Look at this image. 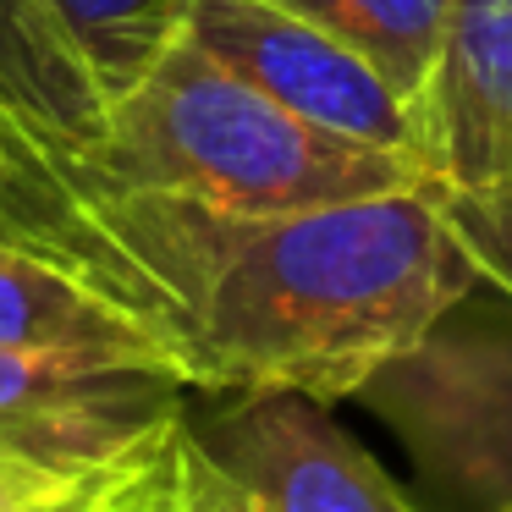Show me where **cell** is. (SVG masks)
Segmentation results:
<instances>
[{
  "label": "cell",
  "instance_id": "1",
  "mask_svg": "<svg viewBox=\"0 0 512 512\" xmlns=\"http://www.w3.org/2000/svg\"><path fill=\"white\" fill-rule=\"evenodd\" d=\"M17 248L144 320L204 397L298 391L331 408L479 292L441 182L276 215L94 193Z\"/></svg>",
  "mask_w": 512,
  "mask_h": 512
},
{
  "label": "cell",
  "instance_id": "2",
  "mask_svg": "<svg viewBox=\"0 0 512 512\" xmlns=\"http://www.w3.org/2000/svg\"><path fill=\"white\" fill-rule=\"evenodd\" d=\"M419 182H435L419 160L336 138L281 111L177 34L155 67L111 100L94 193H166L215 210L276 215Z\"/></svg>",
  "mask_w": 512,
  "mask_h": 512
},
{
  "label": "cell",
  "instance_id": "3",
  "mask_svg": "<svg viewBox=\"0 0 512 512\" xmlns=\"http://www.w3.org/2000/svg\"><path fill=\"white\" fill-rule=\"evenodd\" d=\"M408 457L479 512H512V303L468 292L364 391Z\"/></svg>",
  "mask_w": 512,
  "mask_h": 512
},
{
  "label": "cell",
  "instance_id": "4",
  "mask_svg": "<svg viewBox=\"0 0 512 512\" xmlns=\"http://www.w3.org/2000/svg\"><path fill=\"white\" fill-rule=\"evenodd\" d=\"M111 100L50 0H0V237L28 243L100 188Z\"/></svg>",
  "mask_w": 512,
  "mask_h": 512
},
{
  "label": "cell",
  "instance_id": "5",
  "mask_svg": "<svg viewBox=\"0 0 512 512\" xmlns=\"http://www.w3.org/2000/svg\"><path fill=\"white\" fill-rule=\"evenodd\" d=\"M182 34L232 78L336 138L419 160V116L358 50L276 0H188ZM424 166V160H419Z\"/></svg>",
  "mask_w": 512,
  "mask_h": 512
},
{
  "label": "cell",
  "instance_id": "6",
  "mask_svg": "<svg viewBox=\"0 0 512 512\" xmlns=\"http://www.w3.org/2000/svg\"><path fill=\"white\" fill-rule=\"evenodd\" d=\"M188 424L259 512H424L342 424L298 391H226Z\"/></svg>",
  "mask_w": 512,
  "mask_h": 512
},
{
  "label": "cell",
  "instance_id": "7",
  "mask_svg": "<svg viewBox=\"0 0 512 512\" xmlns=\"http://www.w3.org/2000/svg\"><path fill=\"white\" fill-rule=\"evenodd\" d=\"M188 386L166 369L78 364L0 347V463L89 479L182 413Z\"/></svg>",
  "mask_w": 512,
  "mask_h": 512
},
{
  "label": "cell",
  "instance_id": "8",
  "mask_svg": "<svg viewBox=\"0 0 512 512\" xmlns=\"http://www.w3.org/2000/svg\"><path fill=\"white\" fill-rule=\"evenodd\" d=\"M413 116L419 160L446 193L512 182V0H452Z\"/></svg>",
  "mask_w": 512,
  "mask_h": 512
},
{
  "label": "cell",
  "instance_id": "9",
  "mask_svg": "<svg viewBox=\"0 0 512 512\" xmlns=\"http://www.w3.org/2000/svg\"><path fill=\"white\" fill-rule=\"evenodd\" d=\"M0 347L78 364H133L177 375L171 353L144 320L94 292L67 265L0 237ZM182 380V375H177Z\"/></svg>",
  "mask_w": 512,
  "mask_h": 512
},
{
  "label": "cell",
  "instance_id": "10",
  "mask_svg": "<svg viewBox=\"0 0 512 512\" xmlns=\"http://www.w3.org/2000/svg\"><path fill=\"white\" fill-rule=\"evenodd\" d=\"M50 512H259V501L193 435L188 402L116 463L94 468Z\"/></svg>",
  "mask_w": 512,
  "mask_h": 512
},
{
  "label": "cell",
  "instance_id": "11",
  "mask_svg": "<svg viewBox=\"0 0 512 512\" xmlns=\"http://www.w3.org/2000/svg\"><path fill=\"white\" fill-rule=\"evenodd\" d=\"M369 61L402 100H419L452 0H276Z\"/></svg>",
  "mask_w": 512,
  "mask_h": 512
},
{
  "label": "cell",
  "instance_id": "12",
  "mask_svg": "<svg viewBox=\"0 0 512 512\" xmlns=\"http://www.w3.org/2000/svg\"><path fill=\"white\" fill-rule=\"evenodd\" d=\"M50 12L89 61L105 100H122L182 34L188 0H50Z\"/></svg>",
  "mask_w": 512,
  "mask_h": 512
},
{
  "label": "cell",
  "instance_id": "13",
  "mask_svg": "<svg viewBox=\"0 0 512 512\" xmlns=\"http://www.w3.org/2000/svg\"><path fill=\"white\" fill-rule=\"evenodd\" d=\"M441 204L479 287H490L496 298L512 303V182H496V188H479V193L441 188Z\"/></svg>",
  "mask_w": 512,
  "mask_h": 512
},
{
  "label": "cell",
  "instance_id": "14",
  "mask_svg": "<svg viewBox=\"0 0 512 512\" xmlns=\"http://www.w3.org/2000/svg\"><path fill=\"white\" fill-rule=\"evenodd\" d=\"M78 485L83 479L45 474V468H23V463H0V512H50Z\"/></svg>",
  "mask_w": 512,
  "mask_h": 512
}]
</instances>
